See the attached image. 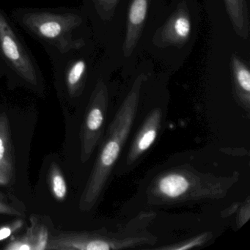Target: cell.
<instances>
[{"label":"cell","mask_w":250,"mask_h":250,"mask_svg":"<svg viewBox=\"0 0 250 250\" xmlns=\"http://www.w3.org/2000/svg\"><path fill=\"white\" fill-rule=\"evenodd\" d=\"M191 31V22L186 7L178 8L171 16L160 33V41L165 45L181 46L187 43Z\"/></svg>","instance_id":"cell-4"},{"label":"cell","mask_w":250,"mask_h":250,"mask_svg":"<svg viewBox=\"0 0 250 250\" xmlns=\"http://www.w3.org/2000/svg\"><path fill=\"white\" fill-rule=\"evenodd\" d=\"M148 5L149 0H131L124 44L125 58L131 56L140 40L146 23Z\"/></svg>","instance_id":"cell-5"},{"label":"cell","mask_w":250,"mask_h":250,"mask_svg":"<svg viewBox=\"0 0 250 250\" xmlns=\"http://www.w3.org/2000/svg\"><path fill=\"white\" fill-rule=\"evenodd\" d=\"M83 2L84 14L88 13L96 20L106 21L112 18L119 0H83Z\"/></svg>","instance_id":"cell-7"},{"label":"cell","mask_w":250,"mask_h":250,"mask_svg":"<svg viewBox=\"0 0 250 250\" xmlns=\"http://www.w3.org/2000/svg\"><path fill=\"white\" fill-rule=\"evenodd\" d=\"M230 68L237 88L248 97L250 93V71L248 65L236 55H232Z\"/></svg>","instance_id":"cell-8"},{"label":"cell","mask_w":250,"mask_h":250,"mask_svg":"<svg viewBox=\"0 0 250 250\" xmlns=\"http://www.w3.org/2000/svg\"><path fill=\"white\" fill-rule=\"evenodd\" d=\"M156 133L154 130L147 131L139 142L138 147L140 150H146L151 146L156 138Z\"/></svg>","instance_id":"cell-13"},{"label":"cell","mask_w":250,"mask_h":250,"mask_svg":"<svg viewBox=\"0 0 250 250\" xmlns=\"http://www.w3.org/2000/svg\"><path fill=\"white\" fill-rule=\"evenodd\" d=\"M188 187L187 179L182 175H170L165 177L159 183V188L168 197H176L184 194Z\"/></svg>","instance_id":"cell-9"},{"label":"cell","mask_w":250,"mask_h":250,"mask_svg":"<svg viewBox=\"0 0 250 250\" xmlns=\"http://www.w3.org/2000/svg\"><path fill=\"white\" fill-rule=\"evenodd\" d=\"M227 12L235 33L243 39H248L250 20L246 0H224Z\"/></svg>","instance_id":"cell-6"},{"label":"cell","mask_w":250,"mask_h":250,"mask_svg":"<svg viewBox=\"0 0 250 250\" xmlns=\"http://www.w3.org/2000/svg\"><path fill=\"white\" fill-rule=\"evenodd\" d=\"M86 249L88 250H108L110 249L106 243L101 241H92L87 244Z\"/></svg>","instance_id":"cell-14"},{"label":"cell","mask_w":250,"mask_h":250,"mask_svg":"<svg viewBox=\"0 0 250 250\" xmlns=\"http://www.w3.org/2000/svg\"><path fill=\"white\" fill-rule=\"evenodd\" d=\"M11 229H8V228H3V229H1L0 230V241L8 238L11 235Z\"/></svg>","instance_id":"cell-16"},{"label":"cell","mask_w":250,"mask_h":250,"mask_svg":"<svg viewBox=\"0 0 250 250\" xmlns=\"http://www.w3.org/2000/svg\"><path fill=\"white\" fill-rule=\"evenodd\" d=\"M120 146L117 142L111 141L106 145L102 155V162L106 167L111 166L118 158Z\"/></svg>","instance_id":"cell-10"},{"label":"cell","mask_w":250,"mask_h":250,"mask_svg":"<svg viewBox=\"0 0 250 250\" xmlns=\"http://www.w3.org/2000/svg\"><path fill=\"white\" fill-rule=\"evenodd\" d=\"M88 43L66 52H48L55 79L70 92L80 87L88 74L90 62L87 56Z\"/></svg>","instance_id":"cell-3"},{"label":"cell","mask_w":250,"mask_h":250,"mask_svg":"<svg viewBox=\"0 0 250 250\" xmlns=\"http://www.w3.org/2000/svg\"><path fill=\"white\" fill-rule=\"evenodd\" d=\"M0 74L17 83L37 87L42 70L11 17L0 8Z\"/></svg>","instance_id":"cell-2"},{"label":"cell","mask_w":250,"mask_h":250,"mask_svg":"<svg viewBox=\"0 0 250 250\" xmlns=\"http://www.w3.org/2000/svg\"><path fill=\"white\" fill-rule=\"evenodd\" d=\"M17 250H30V247H29V246H27V245H22V246H21V247H18V248H17Z\"/></svg>","instance_id":"cell-18"},{"label":"cell","mask_w":250,"mask_h":250,"mask_svg":"<svg viewBox=\"0 0 250 250\" xmlns=\"http://www.w3.org/2000/svg\"><path fill=\"white\" fill-rule=\"evenodd\" d=\"M11 18L37 41L46 53L66 52L88 43L84 33L86 17L76 8H17Z\"/></svg>","instance_id":"cell-1"},{"label":"cell","mask_w":250,"mask_h":250,"mask_svg":"<svg viewBox=\"0 0 250 250\" xmlns=\"http://www.w3.org/2000/svg\"><path fill=\"white\" fill-rule=\"evenodd\" d=\"M53 190L55 195L58 198H63L66 194V186L63 178L60 175H56L53 178Z\"/></svg>","instance_id":"cell-12"},{"label":"cell","mask_w":250,"mask_h":250,"mask_svg":"<svg viewBox=\"0 0 250 250\" xmlns=\"http://www.w3.org/2000/svg\"><path fill=\"white\" fill-rule=\"evenodd\" d=\"M46 241H47V234L46 232H42L39 237V244H38V250H43L46 247Z\"/></svg>","instance_id":"cell-15"},{"label":"cell","mask_w":250,"mask_h":250,"mask_svg":"<svg viewBox=\"0 0 250 250\" xmlns=\"http://www.w3.org/2000/svg\"><path fill=\"white\" fill-rule=\"evenodd\" d=\"M4 153H5V147H4L3 142L2 139H0V162L3 158Z\"/></svg>","instance_id":"cell-17"},{"label":"cell","mask_w":250,"mask_h":250,"mask_svg":"<svg viewBox=\"0 0 250 250\" xmlns=\"http://www.w3.org/2000/svg\"><path fill=\"white\" fill-rule=\"evenodd\" d=\"M103 122V115L99 109H93L87 118V126L92 131L97 130Z\"/></svg>","instance_id":"cell-11"}]
</instances>
